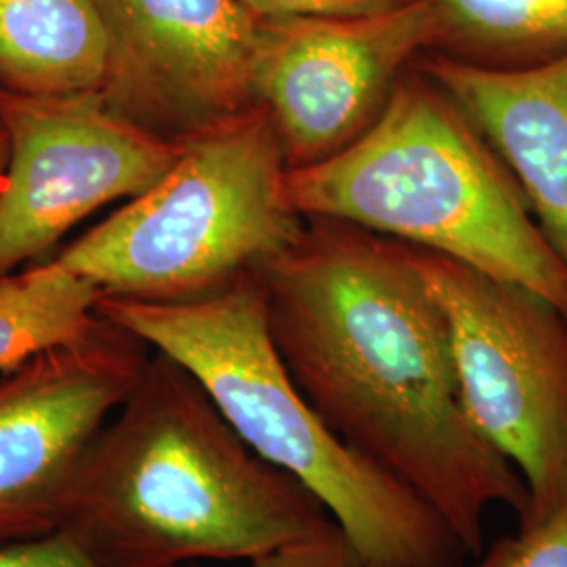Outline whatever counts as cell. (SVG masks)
Instances as JSON below:
<instances>
[{
	"label": "cell",
	"instance_id": "8992f818",
	"mask_svg": "<svg viewBox=\"0 0 567 567\" xmlns=\"http://www.w3.org/2000/svg\"><path fill=\"white\" fill-rule=\"evenodd\" d=\"M446 313L471 423L522 473L529 511L567 501V318L526 286L410 246Z\"/></svg>",
	"mask_w": 567,
	"mask_h": 567
},
{
	"label": "cell",
	"instance_id": "7c38bea8",
	"mask_svg": "<svg viewBox=\"0 0 567 567\" xmlns=\"http://www.w3.org/2000/svg\"><path fill=\"white\" fill-rule=\"evenodd\" d=\"M105 60V30L95 0H0V93H100Z\"/></svg>",
	"mask_w": 567,
	"mask_h": 567
},
{
	"label": "cell",
	"instance_id": "3957f363",
	"mask_svg": "<svg viewBox=\"0 0 567 567\" xmlns=\"http://www.w3.org/2000/svg\"><path fill=\"white\" fill-rule=\"evenodd\" d=\"M97 313L182 364L248 446L328 508L365 567H463L466 550L437 511L305 400L271 341L259 276L189 303L102 295Z\"/></svg>",
	"mask_w": 567,
	"mask_h": 567
},
{
	"label": "cell",
	"instance_id": "ac0fdd59",
	"mask_svg": "<svg viewBox=\"0 0 567 567\" xmlns=\"http://www.w3.org/2000/svg\"><path fill=\"white\" fill-rule=\"evenodd\" d=\"M0 567H100L68 534L2 543Z\"/></svg>",
	"mask_w": 567,
	"mask_h": 567
},
{
	"label": "cell",
	"instance_id": "6da1fadb",
	"mask_svg": "<svg viewBox=\"0 0 567 567\" xmlns=\"http://www.w3.org/2000/svg\"><path fill=\"white\" fill-rule=\"evenodd\" d=\"M271 341L344 444L423 496L475 557L487 508L522 522V473L471 423L446 313L408 244L332 219L259 271Z\"/></svg>",
	"mask_w": 567,
	"mask_h": 567
},
{
	"label": "cell",
	"instance_id": "ba28073f",
	"mask_svg": "<svg viewBox=\"0 0 567 567\" xmlns=\"http://www.w3.org/2000/svg\"><path fill=\"white\" fill-rule=\"evenodd\" d=\"M435 44L437 20L425 0L362 18L259 20L255 97L276 124L288 171L358 142Z\"/></svg>",
	"mask_w": 567,
	"mask_h": 567
},
{
	"label": "cell",
	"instance_id": "5b68a950",
	"mask_svg": "<svg viewBox=\"0 0 567 567\" xmlns=\"http://www.w3.org/2000/svg\"><path fill=\"white\" fill-rule=\"evenodd\" d=\"M286 175L276 124L259 105L185 143L161 182L58 259L107 297L171 305L219 295L301 236Z\"/></svg>",
	"mask_w": 567,
	"mask_h": 567
},
{
	"label": "cell",
	"instance_id": "2e32d148",
	"mask_svg": "<svg viewBox=\"0 0 567 567\" xmlns=\"http://www.w3.org/2000/svg\"><path fill=\"white\" fill-rule=\"evenodd\" d=\"M259 20L362 18L400 9L414 0H240Z\"/></svg>",
	"mask_w": 567,
	"mask_h": 567
},
{
	"label": "cell",
	"instance_id": "d6986e66",
	"mask_svg": "<svg viewBox=\"0 0 567 567\" xmlns=\"http://www.w3.org/2000/svg\"><path fill=\"white\" fill-rule=\"evenodd\" d=\"M9 150H11L9 133H7V128L0 124V185H2V179H4L7 164H9Z\"/></svg>",
	"mask_w": 567,
	"mask_h": 567
},
{
	"label": "cell",
	"instance_id": "ffe728a7",
	"mask_svg": "<svg viewBox=\"0 0 567 567\" xmlns=\"http://www.w3.org/2000/svg\"><path fill=\"white\" fill-rule=\"evenodd\" d=\"M182 567H198V566H194V564H187V566H182Z\"/></svg>",
	"mask_w": 567,
	"mask_h": 567
},
{
	"label": "cell",
	"instance_id": "30bf717a",
	"mask_svg": "<svg viewBox=\"0 0 567 567\" xmlns=\"http://www.w3.org/2000/svg\"><path fill=\"white\" fill-rule=\"evenodd\" d=\"M95 4L107 44L100 97L121 121L185 145L259 107V18L240 0Z\"/></svg>",
	"mask_w": 567,
	"mask_h": 567
},
{
	"label": "cell",
	"instance_id": "5bb4252c",
	"mask_svg": "<svg viewBox=\"0 0 567 567\" xmlns=\"http://www.w3.org/2000/svg\"><path fill=\"white\" fill-rule=\"evenodd\" d=\"M102 290L60 259L0 280V372L84 339L102 316Z\"/></svg>",
	"mask_w": 567,
	"mask_h": 567
},
{
	"label": "cell",
	"instance_id": "9c48e42d",
	"mask_svg": "<svg viewBox=\"0 0 567 567\" xmlns=\"http://www.w3.org/2000/svg\"><path fill=\"white\" fill-rule=\"evenodd\" d=\"M0 124L11 143L0 185V280L49 252L105 204L145 194L185 147L121 121L100 93H0Z\"/></svg>",
	"mask_w": 567,
	"mask_h": 567
},
{
	"label": "cell",
	"instance_id": "4fadbf2b",
	"mask_svg": "<svg viewBox=\"0 0 567 567\" xmlns=\"http://www.w3.org/2000/svg\"><path fill=\"white\" fill-rule=\"evenodd\" d=\"M431 53L487 70H526L567 55V0H425Z\"/></svg>",
	"mask_w": 567,
	"mask_h": 567
},
{
	"label": "cell",
	"instance_id": "e0dca14e",
	"mask_svg": "<svg viewBox=\"0 0 567 567\" xmlns=\"http://www.w3.org/2000/svg\"><path fill=\"white\" fill-rule=\"evenodd\" d=\"M248 567H365L347 540L343 529L320 536L313 540L297 543L290 547L278 548L259 559H252Z\"/></svg>",
	"mask_w": 567,
	"mask_h": 567
},
{
	"label": "cell",
	"instance_id": "9a60e30c",
	"mask_svg": "<svg viewBox=\"0 0 567 567\" xmlns=\"http://www.w3.org/2000/svg\"><path fill=\"white\" fill-rule=\"evenodd\" d=\"M477 557L473 567H567V501Z\"/></svg>",
	"mask_w": 567,
	"mask_h": 567
},
{
	"label": "cell",
	"instance_id": "277c9868",
	"mask_svg": "<svg viewBox=\"0 0 567 567\" xmlns=\"http://www.w3.org/2000/svg\"><path fill=\"white\" fill-rule=\"evenodd\" d=\"M305 219L358 225L526 286L567 318V267L507 164L414 63L385 112L337 156L286 175Z\"/></svg>",
	"mask_w": 567,
	"mask_h": 567
},
{
	"label": "cell",
	"instance_id": "7a4b0ae2",
	"mask_svg": "<svg viewBox=\"0 0 567 567\" xmlns=\"http://www.w3.org/2000/svg\"><path fill=\"white\" fill-rule=\"evenodd\" d=\"M337 529L161 351L91 447L60 527L100 567L252 561Z\"/></svg>",
	"mask_w": 567,
	"mask_h": 567
},
{
	"label": "cell",
	"instance_id": "52a82bcc",
	"mask_svg": "<svg viewBox=\"0 0 567 567\" xmlns=\"http://www.w3.org/2000/svg\"><path fill=\"white\" fill-rule=\"evenodd\" d=\"M150 349L102 318L81 341L0 377V545L60 532L82 465Z\"/></svg>",
	"mask_w": 567,
	"mask_h": 567
},
{
	"label": "cell",
	"instance_id": "8fae6325",
	"mask_svg": "<svg viewBox=\"0 0 567 567\" xmlns=\"http://www.w3.org/2000/svg\"><path fill=\"white\" fill-rule=\"evenodd\" d=\"M414 65L480 126L567 267V55L526 70H487L437 53Z\"/></svg>",
	"mask_w": 567,
	"mask_h": 567
}]
</instances>
